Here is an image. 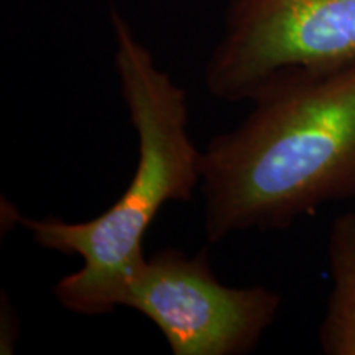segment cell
I'll return each instance as SVG.
<instances>
[{"instance_id": "3", "label": "cell", "mask_w": 355, "mask_h": 355, "mask_svg": "<svg viewBox=\"0 0 355 355\" xmlns=\"http://www.w3.org/2000/svg\"><path fill=\"white\" fill-rule=\"evenodd\" d=\"M282 295L219 282L207 252L163 248L146 257L117 295V308L148 318L175 355H245L277 318Z\"/></svg>"}, {"instance_id": "5", "label": "cell", "mask_w": 355, "mask_h": 355, "mask_svg": "<svg viewBox=\"0 0 355 355\" xmlns=\"http://www.w3.org/2000/svg\"><path fill=\"white\" fill-rule=\"evenodd\" d=\"M327 259L332 288L319 326V345L326 355H355V212L332 222Z\"/></svg>"}, {"instance_id": "2", "label": "cell", "mask_w": 355, "mask_h": 355, "mask_svg": "<svg viewBox=\"0 0 355 355\" xmlns=\"http://www.w3.org/2000/svg\"><path fill=\"white\" fill-rule=\"evenodd\" d=\"M110 21L115 71L139 139L130 183L107 211L84 222L20 212L7 216L24 225L37 245L83 260L78 272L56 283L55 296L64 309L84 316L117 308L123 283L146 259L144 239L159 209L171 201H189L202 178V152L189 135L184 89L158 68L117 8L110 12Z\"/></svg>"}, {"instance_id": "1", "label": "cell", "mask_w": 355, "mask_h": 355, "mask_svg": "<svg viewBox=\"0 0 355 355\" xmlns=\"http://www.w3.org/2000/svg\"><path fill=\"white\" fill-rule=\"evenodd\" d=\"M252 109L202 152L204 235L286 230L355 198V58L266 81Z\"/></svg>"}, {"instance_id": "4", "label": "cell", "mask_w": 355, "mask_h": 355, "mask_svg": "<svg viewBox=\"0 0 355 355\" xmlns=\"http://www.w3.org/2000/svg\"><path fill=\"white\" fill-rule=\"evenodd\" d=\"M354 58L355 0H227L204 81L216 99L250 102L277 74Z\"/></svg>"}]
</instances>
